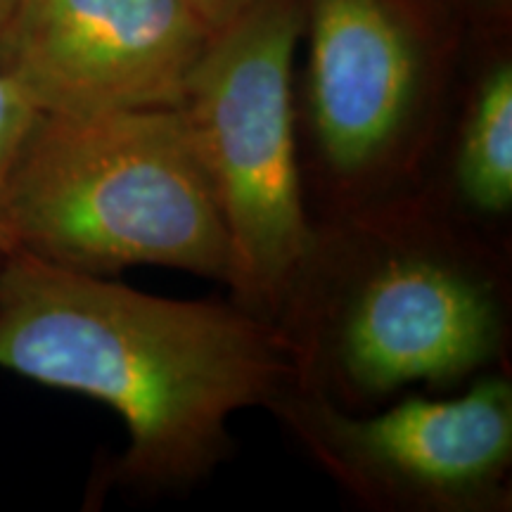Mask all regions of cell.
<instances>
[{
  "label": "cell",
  "instance_id": "cell-1",
  "mask_svg": "<svg viewBox=\"0 0 512 512\" xmlns=\"http://www.w3.org/2000/svg\"><path fill=\"white\" fill-rule=\"evenodd\" d=\"M0 370L112 408L128 432L121 486L181 491L233 451L235 413L297 389L271 320L183 302L12 252L0 268Z\"/></svg>",
  "mask_w": 512,
  "mask_h": 512
},
{
  "label": "cell",
  "instance_id": "cell-2",
  "mask_svg": "<svg viewBox=\"0 0 512 512\" xmlns=\"http://www.w3.org/2000/svg\"><path fill=\"white\" fill-rule=\"evenodd\" d=\"M510 304L508 240L415 190L316 221L275 325L297 389L366 413L508 370Z\"/></svg>",
  "mask_w": 512,
  "mask_h": 512
},
{
  "label": "cell",
  "instance_id": "cell-3",
  "mask_svg": "<svg viewBox=\"0 0 512 512\" xmlns=\"http://www.w3.org/2000/svg\"><path fill=\"white\" fill-rule=\"evenodd\" d=\"M10 221L17 249L72 271L164 266L228 283V230L181 107L38 112Z\"/></svg>",
  "mask_w": 512,
  "mask_h": 512
},
{
  "label": "cell",
  "instance_id": "cell-4",
  "mask_svg": "<svg viewBox=\"0 0 512 512\" xmlns=\"http://www.w3.org/2000/svg\"><path fill=\"white\" fill-rule=\"evenodd\" d=\"M448 0H304L299 164L313 221L425 185L463 27Z\"/></svg>",
  "mask_w": 512,
  "mask_h": 512
},
{
  "label": "cell",
  "instance_id": "cell-5",
  "mask_svg": "<svg viewBox=\"0 0 512 512\" xmlns=\"http://www.w3.org/2000/svg\"><path fill=\"white\" fill-rule=\"evenodd\" d=\"M304 0H252L216 31L181 110L230 242V302L275 323L313 242L294 60Z\"/></svg>",
  "mask_w": 512,
  "mask_h": 512
},
{
  "label": "cell",
  "instance_id": "cell-6",
  "mask_svg": "<svg viewBox=\"0 0 512 512\" xmlns=\"http://www.w3.org/2000/svg\"><path fill=\"white\" fill-rule=\"evenodd\" d=\"M354 501L382 512H508L512 382L491 370L456 396L351 413L290 389L266 408Z\"/></svg>",
  "mask_w": 512,
  "mask_h": 512
},
{
  "label": "cell",
  "instance_id": "cell-7",
  "mask_svg": "<svg viewBox=\"0 0 512 512\" xmlns=\"http://www.w3.org/2000/svg\"><path fill=\"white\" fill-rule=\"evenodd\" d=\"M211 38L183 0H15L0 74L43 114L178 107Z\"/></svg>",
  "mask_w": 512,
  "mask_h": 512
},
{
  "label": "cell",
  "instance_id": "cell-8",
  "mask_svg": "<svg viewBox=\"0 0 512 512\" xmlns=\"http://www.w3.org/2000/svg\"><path fill=\"white\" fill-rule=\"evenodd\" d=\"M505 27H496L465 83L456 86L437 157L420 188L460 221L501 238L512 209V55Z\"/></svg>",
  "mask_w": 512,
  "mask_h": 512
},
{
  "label": "cell",
  "instance_id": "cell-9",
  "mask_svg": "<svg viewBox=\"0 0 512 512\" xmlns=\"http://www.w3.org/2000/svg\"><path fill=\"white\" fill-rule=\"evenodd\" d=\"M36 117V107L24 98L8 76L0 74V268L12 252H17L10 221L12 181H15L24 140H27Z\"/></svg>",
  "mask_w": 512,
  "mask_h": 512
},
{
  "label": "cell",
  "instance_id": "cell-10",
  "mask_svg": "<svg viewBox=\"0 0 512 512\" xmlns=\"http://www.w3.org/2000/svg\"><path fill=\"white\" fill-rule=\"evenodd\" d=\"M183 3L216 34L228 27L252 0H183Z\"/></svg>",
  "mask_w": 512,
  "mask_h": 512
},
{
  "label": "cell",
  "instance_id": "cell-11",
  "mask_svg": "<svg viewBox=\"0 0 512 512\" xmlns=\"http://www.w3.org/2000/svg\"><path fill=\"white\" fill-rule=\"evenodd\" d=\"M448 3L456 5V8H465V5H470V8L489 12V15H494L496 19H503V15L505 17L510 15V0H448Z\"/></svg>",
  "mask_w": 512,
  "mask_h": 512
},
{
  "label": "cell",
  "instance_id": "cell-12",
  "mask_svg": "<svg viewBox=\"0 0 512 512\" xmlns=\"http://www.w3.org/2000/svg\"><path fill=\"white\" fill-rule=\"evenodd\" d=\"M12 8H15V0H0V31H3L5 22H8Z\"/></svg>",
  "mask_w": 512,
  "mask_h": 512
}]
</instances>
